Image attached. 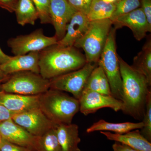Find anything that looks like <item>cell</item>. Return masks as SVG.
<instances>
[{
    "mask_svg": "<svg viewBox=\"0 0 151 151\" xmlns=\"http://www.w3.org/2000/svg\"><path fill=\"white\" fill-rule=\"evenodd\" d=\"M119 59L123 86L122 111L135 119L142 120L151 85L143 74L121 57Z\"/></svg>",
    "mask_w": 151,
    "mask_h": 151,
    "instance_id": "cell-1",
    "label": "cell"
},
{
    "mask_svg": "<svg viewBox=\"0 0 151 151\" xmlns=\"http://www.w3.org/2000/svg\"><path fill=\"white\" fill-rule=\"evenodd\" d=\"M86 63L85 55L74 46L57 44L40 52V74L48 80L78 70Z\"/></svg>",
    "mask_w": 151,
    "mask_h": 151,
    "instance_id": "cell-2",
    "label": "cell"
},
{
    "mask_svg": "<svg viewBox=\"0 0 151 151\" xmlns=\"http://www.w3.org/2000/svg\"><path fill=\"white\" fill-rule=\"evenodd\" d=\"M39 108L55 124H70L79 111V103L62 91L50 89L40 95Z\"/></svg>",
    "mask_w": 151,
    "mask_h": 151,
    "instance_id": "cell-3",
    "label": "cell"
},
{
    "mask_svg": "<svg viewBox=\"0 0 151 151\" xmlns=\"http://www.w3.org/2000/svg\"><path fill=\"white\" fill-rule=\"evenodd\" d=\"M113 25L110 19L90 21L86 33L76 42L73 46L83 50L86 63L97 64Z\"/></svg>",
    "mask_w": 151,
    "mask_h": 151,
    "instance_id": "cell-4",
    "label": "cell"
},
{
    "mask_svg": "<svg viewBox=\"0 0 151 151\" xmlns=\"http://www.w3.org/2000/svg\"><path fill=\"white\" fill-rule=\"evenodd\" d=\"M116 30L115 27L111 28L97 65L103 68L106 74L112 96L122 101L123 86L119 56L116 50Z\"/></svg>",
    "mask_w": 151,
    "mask_h": 151,
    "instance_id": "cell-5",
    "label": "cell"
},
{
    "mask_svg": "<svg viewBox=\"0 0 151 151\" xmlns=\"http://www.w3.org/2000/svg\"><path fill=\"white\" fill-rule=\"evenodd\" d=\"M1 84V90L6 93L24 95H40L50 87V80L40 74L30 71L13 73Z\"/></svg>",
    "mask_w": 151,
    "mask_h": 151,
    "instance_id": "cell-6",
    "label": "cell"
},
{
    "mask_svg": "<svg viewBox=\"0 0 151 151\" xmlns=\"http://www.w3.org/2000/svg\"><path fill=\"white\" fill-rule=\"evenodd\" d=\"M97 64L86 63L83 67L50 80V89L71 93L79 100L89 76Z\"/></svg>",
    "mask_w": 151,
    "mask_h": 151,
    "instance_id": "cell-7",
    "label": "cell"
},
{
    "mask_svg": "<svg viewBox=\"0 0 151 151\" xmlns=\"http://www.w3.org/2000/svg\"><path fill=\"white\" fill-rule=\"evenodd\" d=\"M55 36L45 35L42 29H37L29 34L11 38L7 42L8 45L15 55H23L32 52H40L49 47L58 44Z\"/></svg>",
    "mask_w": 151,
    "mask_h": 151,
    "instance_id": "cell-8",
    "label": "cell"
},
{
    "mask_svg": "<svg viewBox=\"0 0 151 151\" xmlns=\"http://www.w3.org/2000/svg\"><path fill=\"white\" fill-rule=\"evenodd\" d=\"M12 119L15 123L35 137L43 135L57 126L45 116L40 108L15 113Z\"/></svg>",
    "mask_w": 151,
    "mask_h": 151,
    "instance_id": "cell-9",
    "label": "cell"
},
{
    "mask_svg": "<svg viewBox=\"0 0 151 151\" xmlns=\"http://www.w3.org/2000/svg\"><path fill=\"white\" fill-rule=\"evenodd\" d=\"M79 111L85 116L94 113L103 108H110L118 112L122 111L123 103L112 95H105L89 90H84L78 100Z\"/></svg>",
    "mask_w": 151,
    "mask_h": 151,
    "instance_id": "cell-10",
    "label": "cell"
},
{
    "mask_svg": "<svg viewBox=\"0 0 151 151\" xmlns=\"http://www.w3.org/2000/svg\"><path fill=\"white\" fill-rule=\"evenodd\" d=\"M0 135L3 139L10 142L35 151L36 137L12 119L0 122Z\"/></svg>",
    "mask_w": 151,
    "mask_h": 151,
    "instance_id": "cell-11",
    "label": "cell"
},
{
    "mask_svg": "<svg viewBox=\"0 0 151 151\" xmlns=\"http://www.w3.org/2000/svg\"><path fill=\"white\" fill-rule=\"evenodd\" d=\"M112 22L116 29L123 27L129 28L132 30L134 37L138 41L142 40L145 37L147 32H151L141 8L118 17Z\"/></svg>",
    "mask_w": 151,
    "mask_h": 151,
    "instance_id": "cell-12",
    "label": "cell"
},
{
    "mask_svg": "<svg viewBox=\"0 0 151 151\" xmlns=\"http://www.w3.org/2000/svg\"><path fill=\"white\" fill-rule=\"evenodd\" d=\"M75 12L67 0H50L51 24L58 41L65 35L68 25Z\"/></svg>",
    "mask_w": 151,
    "mask_h": 151,
    "instance_id": "cell-13",
    "label": "cell"
},
{
    "mask_svg": "<svg viewBox=\"0 0 151 151\" xmlns=\"http://www.w3.org/2000/svg\"><path fill=\"white\" fill-rule=\"evenodd\" d=\"M40 52H32L23 55L11 57L7 62L0 65V69L6 76L22 71H30L40 74Z\"/></svg>",
    "mask_w": 151,
    "mask_h": 151,
    "instance_id": "cell-14",
    "label": "cell"
},
{
    "mask_svg": "<svg viewBox=\"0 0 151 151\" xmlns=\"http://www.w3.org/2000/svg\"><path fill=\"white\" fill-rule=\"evenodd\" d=\"M39 96L24 95L0 92V104L14 113L39 108Z\"/></svg>",
    "mask_w": 151,
    "mask_h": 151,
    "instance_id": "cell-15",
    "label": "cell"
},
{
    "mask_svg": "<svg viewBox=\"0 0 151 151\" xmlns=\"http://www.w3.org/2000/svg\"><path fill=\"white\" fill-rule=\"evenodd\" d=\"M90 23L86 15L81 12H76L68 25L65 35L58 41V45L73 46L76 42L86 33Z\"/></svg>",
    "mask_w": 151,
    "mask_h": 151,
    "instance_id": "cell-16",
    "label": "cell"
},
{
    "mask_svg": "<svg viewBox=\"0 0 151 151\" xmlns=\"http://www.w3.org/2000/svg\"><path fill=\"white\" fill-rule=\"evenodd\" d=\"M100 132L110 140L122 143L139 151H151V142L143 137L139 129L122 134L108 132Z\"/></svg>",
    "mask_w": 151,
    "mask_h": 151,
    "instance_id": "cell-17",
    "label": "cell"
},
{
    "mask_svg": "<svg viewBox=\"0 0 151 151\" xmlns=\"http://www.w3.org/2000/svg\"><path fill=\"white\" fill-rule=\"evenodd\" d=\"M55 129L60 151H81L78 147L81 139L78 125L72 123L58 124Z\"/></svg>",
    "mask_w": 151,
    "mask_h": 151,
    "instance_id": "cell-18",
    "label": "cell"
},
{
    "mask_svg": "<svg viewBox=\"0 0 151 151\" xmlns=\"http://www.w3.org/2000/svg\"><path fill=\"white\" fill-rule=\"evenodd\" d=\"M143 127L142 122L139 123L124 122V123H110L102 119L94 123L87 128L86 132L91 133L95 132H108L116 134H122L132 130L142 129Z\"/></svg>",
    "mask_w": 151,
    "mask_h": 151,
    "instance_id": "cell-19",
    "label": "cell"
},
{
    "mask_svg": "<svg viewBox=\"0 0 151 151\" xmlns=\"http://www.w3.org/2000/svg\"><path fill=\"white\" fill-rule=\"evenodd\" d=\"M84 90H91L105 95H112L108 78L103 68L99 65H97L92 70Z\"/></svg>",
    "mask_w": 151,
    "mask_h": 151,
    "instance_id": "cell-20",
    "label": "cell"
},
{
    "mask_svg": "<svg viewBox=\"0 0 151 151\" xmlns=\"http://www.w3.org/2000/svg\"><path fill=\"white\" fill-rule=\"evenodd\" d=\"M133 68L143 74L151 85V40L149 39L141 51L135 57Z\"/></svg>",
    "mask_w": 151,
    "mask_h": 151,
    "instance_id": "cell-21",
    "label": "cell"
},
{
    "mask_svg": "<svg viewBox=\"0 0 151 151\" xmlns=\"http://www.w3.org/2000/svg\"><path fill=\"white\" fill-rule=\"evenodd\" d=\"M14 12L18 24L22 26L35 24L38 15L32 0H18Z\"/></svg>",
    "mask_w": 151,
    "mask_h": 151,
    "instance_id": "cell-22",
    "label": "cell"
},
{
    "mask_svg": "<svg viewBox=\"0 0 151 151\" xmlns=\"http://www.w3.org/2000/svg\"><path fill=\"white\" fill-rule=\"evenodd\" d=\"M116 8V3L108 4L103 0H93L88 14L90 21L111 19Z\"/></svg>",
    "mask_w": 151,
    "mask_h": 151,
    "instance_id": "cell-23",
    "label": "cell"
},
{
    "mask_svg": "<svg viewBox=\"0 0 151 151\" xmlns=\"http://www.w3.org/2000/svg\"><path fill=\"white\" fill-rule=\"evenodd\" d=\"M55 128L36 137L35 151H60Z\"/></svg>",
    "mask_w": 151,
    "mask_h": 151,
    "instance_id": "cell-24",
    "label": "cell"
},
{
    "mask_svg": "<svg viewBox=\"0 0 151 151\" xmlns=\"http://www.w3.org/2000/svg\"><path fill=\"white\" fill-rule=\"evenodd\" d=\"M141 0H120L116 3V8L110 19L112 21L121 16L126 14L139 8Z\"/></svg>",
    "mask_w": 151,
    "mask_h": 151,
    "instance_id": "cell-25",
    "label": "cell"
},
{
    "mask_svg": "<svg viewBox=\"0 0 151 151\" xmlns=\"http://www.w3.org/2000/svg\"><path fill=\"white\" fill-rule=\"evenodd\" d=\"M37 11L38 19L42 24H51L50 0H32Z\"/></svg>",
    "mask_w": 151,
    "mask_h": 151,
    "instance_id": "cell-26",
    "label": "cell"
},
{
    "mask_svg": "<svg viewBox=\"0 0 151 151\" xmlns=\"http://www.w3.org/2000/svg\"><path fill=\"white\" fill-rule=\"evenodd\" d=\"M143 127L141 134L149 142H151V94L149 95L146 103L145 111L143 116Z\"/></svg>",
    "mask_w": 151,
    "mask_h": 151,
    "instance_id": "cell-27",
    "label": "cell"
},
{
    "mask_svg": "<svg viewBox=\"0 0 151 151\" xmlns=\"http://www.w3.org/2000/svg\"><path fill=\"white\" fill-rule=\"evenodd\" d=\"M93 0H67L76 12H81L87 15Z\"/></svg>",
    "mask_w": 151,
    "mask_h": 151,
    "instance_id": "cell-28",
    "label": "cell"
},
{
    "mask_svg": "<svg viewBox=\"0 0 151 151\" xmlns=\"http://www.w3.org/2000/svg\"><path fill=\"white\" fill-rule=\"evenodd\" d=\"M0 151H31L29 149L10 142L3 139Z\"/></svg>",
    "mask_w": 151,
    "mask_h": 151,
    "instance_id": "cell-29",
    "label": "cell"
},
{
    "mask_svg": "<svg viewBox=\"0 0 151 151\" xmlns=\"http://www.w3.org/2000/svg\"><path fill=\"white\" fill-rule=\"evenodd\" d=\"M143 12L145 16L149 27L151 29V0H141Z\"/></svg>",
    "mask_w": 151,
    "mask_h": 151,
    "instance_id": "cell-30",
    "label": "cell"
},
{
    "mask_svg": "<svg viewBox=\"0 0 151 151\" xmlns=\"http://www.w3.org/2000/svg\"><path fill=\"white\" fill-rule=\"evenodd\" d=\"M18 0H0V7L9 11L14 12Z\"/></svg>",
    "mask_w": 151,
    "mask_h": 151,
    "instance_id": "cell-31",
    "label": "cell"
},
{
    "mask_svg": "<svg viewBox=\"0 0 151 151\" xmlns=\"http://www.w3.org/2000/svg\"><path fill=\"white\" fill-rule=\"evenodd\" d=\"M15 113L0 104V122L12 119Z\"/></svg>",
    "mask_w": 151,
    "mask_h": 151,
    "instance_id": "cell-32",
    "label": "cell"
},
{
    "mask_svg": "<svg viewBox=\"0 0 151 151\" xmlns=\"http://www.w3.org/2000/svg\"><path fill=\"white\" fill-rule=\"evenodd\" d=\"M112 148L113 151H139L118 142L113 144Z\"/></svg>",
    "mask_w": 151,
    "mask_h": 151,
    "instance_id": "cell-33",
    "label": "cell"
},
{
    "mask_svg": "<svg viewBox=\"0 0 151 151\" xmlns=\"http://www.w3.org/2000/svg\"><path fill=\"white\" fill-rule=\"evenodd\" d=\"M11 57L6 54L0 47V65L7 62L10 59Z\"/></svg>",
    "mask_w": 151,
    "mask_h": 151,
    "instance_id": "cell-34",
    "label": "cell"
},
{
    "mask_svg": "<svg viewBox=\"0 0 151 151\" xmlns=\"http://www.w3.org/2000/svg\"><path fill=\"white\" fill-rule=\"evenodd\" d=\"M8 76H6L3 73L2 71H1V69H0V79L4 80L6 78H7Z\"/></svg>",
    "mask_w": 151,
    "mask_h": 151,
    "instance_id": "cell-35",
    "label": "cell"
},
{
    "mask_svg": "<svg viewBox=\"0 0 151 151\" xmlns=\"http://www.w3.org/2000/svg\"><path fill=\"white\" fill-rule=\"evenodd\" d=\"M104 2L108 4H115L117 1V0H103Z\"/></svg>",
    "mask_w": 151,
    "mask_h": 151,
    "instance_id": "cell-36",
    "label": "cell"
},
{
    "mask_svg": "<svg viewBox=\"0 0 151 151\" xmlns=\"http://www.w3.org/2000/svg\"><path fill=\"white\" fill-rule=\"evenodd\" d=\"M3 139L2 137L0 135V147H1V145L2 143Z\"/></svg>",
    "mask_w": 151,
    "mask_h": 151,
    "instance_id": "cell-37",
    "label": "cell"
},
{
    "mask_svg": "<svg viewBox=\"0 0 151 151\" xmlns=\"http://www.w3.org/2000/svg\"><path fill=\"white\" fill-rule=\"evenodd\" d=\"M3 81H4L3 80H2V79H0V92L1 91H2L1 90V82Z\"/></svg>",
    "mask_w": 151,
    "mask_h": 151,
    "instance_id": "cell-38",
    "label": "cell"
},
{
    "mask_svg": "<svg viewBox=\"0 0 151 151\" xmlns=\"http://www.w3.org/2000/svg\"><path fill=\"white\" fill-rule=\"evenodd\" d=\"M120 1V0H117V1H116V2L118 1Z\"/></svg>",
    "mask_w": 151,
    "mask_h": 151,
    "instance_id": "cell-39",
    "label": "cell"
}]
</instances>
